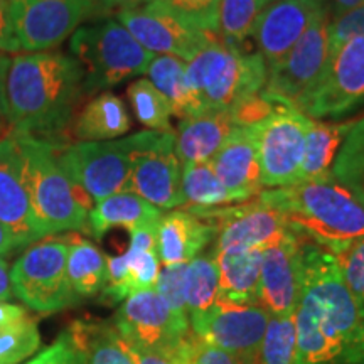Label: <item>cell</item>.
I'll return each instance as SVG.
<instances>
[{"mask_svg":"<svg viewBox=\"0 0 364 364\" xmlns=\"http://www.w3.org/2000/svg\"><path fill=\"white\" fill-rule=\"evenodd\" d=\"M66 270L78 299L98 295L107 285V257L88 240L70 238Z\"/></svg>","mask_w":364,"mask_h":364,"instance_id":"obj_32","label":"cell"},{"mask_svg":"<svg viewBox=\"0 0 364 364\" xmlns=\"http://www.w3.org/2000/svg\"><path fill=\"white\" fill-rule=\"evenodd\" d=\"M130 351L134 354L135 364H177L174 354L147 351V349L135 348V346H130Z\"/></svg>","mask_w":364,"mask_h":364,"instance_id":"obj_46","label":"cell"},{"mask_svg":"<svg viewBox=\"0 0 364 364\" xmlns=\"http://www.w3.org/2000/svg\"><path fill=\"white\" fill-rule=\"evenodd\" d=\"M152 2L166 9L182 24L203 33H218L220 0H152Z\"/></svg>","mask_w":364,"mask_h":364,"instance_id":"obj_39","label":"cell"},{"mask_svg":"<svg viewBox=\"0 0 364 364\" xmlns=\"http://www.w3.org/2000/svg\"><path fill=\"white\" fill-rule=\"evenodd\" d=\"M270 2H273V0H270Z\"/></svg>","mask_w":364,"mask_h":364,"instance_id":"obj_54","label":"cell"},{"mask_svg":"<svg viewBox=\"0 0 364 364\" xmlns=\"http://www.w3.org/2000/svg\"><path fill=\"white\" fill-rule=\"evenodd\" d=\"M354 124L356 120L324 122L311 118L306 139V156H304L299 182L317 181L332 176V164Z\"/></svg>","mask_w":364,"mask_h":364,"instance_id":"obj_29","label":"cell"},{"mask_svg":"<svg viewBox=\"0 0 364 364\" xmlns=\"http://www.w3.org/2000/svg\"><path fill=\"white\" fill-rule=\"evenodd\" d=\"M220 273V297L236 304H258V282L262 270V250L215 252Z\"/></svg>","mask_w":364,"mask_h":364,"instance_id":"obj_26","label":"cell"},{"mask_svg":"<svg viewBox=\"0 0 364 364\" xmlns=\"http://www.w3.org/2000/svg\"><path fill=\"white\" fill-rule=\"evenodd\" d=\"M300 243L292 231L262 252L258 306L272 317L294 316L300 294Z\"/></svg>","mask_w":364,"mask_h":364,"instance_id":"obj_20","label":"cell"},{"mask_svg":"<svg viewBox=\"0 0 364 364\" xmlns=\"http://www.w3.org/2000/svg\"><path fill=\"white\" fill-rule=\"evenodd\" d=\"M113 326L130 346L164 354H174L191 332L189 318L172 311L154 289L127 297Z\"/></svg>","mask_w":364,"mask_h":364,"instance_id":"obj_13","label":"cell"},{"mask_svg":"<svg viewBox=\"0 0 364 364\" xmlns=\"http://www.w3.org/2000/svg\"><path fill=\"white\" fill-rule=\"evenodd\" d=\"M162 211L130 191L108 196L103 201L95 203L88 215V228L91 235L102 240L113 228L135 230L149 225H157Z\"/></svg>","mask_w":364,"mask_h":364,"instance_id":"obj_25","label":"cell"},{"mask_svg":"<svg viewBox=\"0 0 364 364\" xmlns=\"http://www.w3.org/2000/svg\"><path fill=\"white\" fill-rule=\"evenodd\" d=\"M41 364H86L85 354L73 341L68 331L63 332L56 343L44 349V358Z\"/></svg>","mask_w":364,"mask_h":364,"instance_id":"obj_44","label":"cell"},{"mask_svg":"<svg viewBox=\"0 0 364 364\" xmlns=\"http://www.w3.org/2000/svg\"><path fill=\"white\" fill-rule=\"evenodd\" d=\"M233 110H209L184 118L176 135V154L182 164L209 162L238 129Z\"/></svg>","mask_w":364,"mask_h":364,"instance_id":"obj_23","label":"cell"},{"mask_svg":"<svg viewBox=\"0 0 364 364\" xmlns=\"http://www.w3.org/2000/svg\"><path fill=\"white\" fill-rule=\"evenodd\" d=\"M161 262L156 250L129 247L124 255L107 257V285L102 299L108 304L124 302L127 297L156 287Z\"/></svg>","mask_w":364,"mask_h":364,"instance_id":"obj_24","label":"cell"},{"mask_svg":"<svg viewBox=\"0 0 364 364\" xmlns=\"http://www.w3.org/2000/svg\"><path fill=\"white\" fill-rule=\"evenodd\" d=\"M216 238V226L177 209L162 215L157 228V257L164 267L189 263Z\"/></svg>","mask_w":364,"mask_h":364,"instance_id":"obj_22","label":"cell"},{"mask_svg":"<svg viewBox=\"0 0 364 364\" xmlns=\"http://www.w3.org/2000/svg\"><path fill=\"white\" fill-rule=\"evenodd\" d=\"M12 284H11V268L6 258L0 257V300L7 302L9 299H12Z\"/></svg>","mask_w":364,"mask_h":364,"instance_id":"obj_49","label":"cell"},{"mask_svg":"<svg viewBox=\"0 0 364 364\" xmlns=\"http://www.w3.org/2000/svg\"><path fill=\"white\" fill-rule=\"evenodd\" d=\"M295 327L316 332L341 364H364V309L346 285L338 260L312 241L300 243V294Z\"/></svg>","mask_w":364,"mask_h":364,"instance_id":"obj_2","label":"cell"},{"mask_svg":"<svg viewBox=\"0 0 364 364\" xmlns=\"http://www.w3.org/2000/svg\"><path fill=\"white\" fill-rule=\"evenodd\" d=\"M270 0H220L218 36L228 44L241 46L252 38L258 17Z\"/></svg>","mask_w":364,"mask_h":364,"instance_id":"obj_35","label":"cell"},{"mask_svg":"<svg viewBox=\"0 0 364 364\" xmlns=\"http://www.w3.org/2000/svg\"><path fill=\"white\" fill-rule=\"evenodd\" d=\"M24 317H27L24 307L16 306V304L2 302V300H0V329L11 324H16V322L22 321Z\"/></svg>","mask_w":364,"mask_h":364,"instance_id":"obj_47","label":"cell"},{"mask_svg":"<svg viewBox=\"0 0 364 364\" xmlns=\"http://www.w3.org/2000/svg\"><path fill=\"white\" fill-rule=\"evenodd\" d=\"M127 97L140 124L154 132H171V118L174 117L171 105L147 78L135 80L127 90Z\"/></svg>","mask_w":364,"mask_h":364,"instance_id":"obj_36","label":"cell"},{"mask_svg":"<svg viewBox=\"0 0 364 364\" xmlns=\"http://www.w3.org/2000/svg\"><path fill=\"white\" fill-rule=\"evenodd\" d=\"M0 223L12 235L17 248L46 238L31 204L24 159L14 132L0 139Z\"/></svg>","mask_w":364,"mask_h":364,"instance_id":"obj_18","label":"cell"},{"mask_svg":"<svg viewBox=\"0 0 364 364\" xmlns=\"http://www.w3.org/2000/svg\"><path fill=\"white\" fill-rule=\"evenodd\" d=\"M17 245L16 241H14L12 235L9 233V230L6 226L0 223V257H6L12 252V250H16Z\"/></svg>","mask_w":364,"mask_h":364,"instance_id":"obj_51","label":"cell"},{"mask_svg":"<svg viewBox=\"0 0 364 364\" xmlns=\"http://www.w3.org/2000/svg\"><path fill=\"white\" fill-rule=\"evenodd\" d=\"M0 51L2 53L21 51L19 44H17L16 34H14L12 19H11V4H9V0H0Z\"/></svg>","mask_w":364,"mask_h":364,"instance_id":"obj_45","label":"cell"},{"mask_svg":"<svg viewBox=\"0 0 364 364\" xmlns=\"http://www.w3.org/2000/svg\"><path fill=\"white\" fill-rule=\"evenodd\" d=\"M209 162L225 188L238 194L243 203L263 191L255 125L238 127Z\"/></svg>","mask_w":364,"mask_h":364,"instance_id":"obj_21","label":"cell"},{"mask_svg":"<svg viewBox=\"0 0 364 364\" xmlns=\"http://www.w3.org/2000/svg\"><path fill=\"white\" fill-rule=\"evenodd\" d=\"M9 66H11V58L7 56V53L0 51V118H6V83Z\"/></svg>","mask_w":364,"mask_h":364,"instance_id":"obj_48","label":"cell"},{"mask_svg":"<svg viewBox=\"0 0 364 364\" xmlns=\"http://www.w3.org/2000/svg\"><path fill=\"white\" fill-rule=\"evenodd\" d=\"M364 105V38L348 41L331 56L324 75L299 112L312 120H339Z\"/></svg>","mask_w":364,"mask_h":364,"instance_id":"obj_12","label":"cell"},{"mask_svg":"<svg viewBox=\"0 0 364 364\" xmlns=\"http://www.w3.org/2000/svg\"><path fill=\"white\" fill-rule=\"evenodd\" d=\"M363 4L364 0H329V7L332 9V12H334V16L353 11V9L363 6Z\"/></svg>","mask_w":364,"mask_h":364,"instance_id":"obj_50","label":"cell"},{"mask_svg":"<svg viewBox=\"0 0 364 364\" xmlns=\"http://www.w3.org/2000/svg\"><path fill=\"white\" fill-rule=\"evenodd\" d=\"M186 75L204 110H235L262 93L268 68L260 53L215 38L186 63Z\"/></svg>","mask_w":364,"mask_h":364,"instance_id":"obj_5","label":"cell"},{"mask_svg":"<svg viewBox=\"0 0 364 364\" xmlns=\"http://www.w3.org/2000/svg\"><path fill=\"white\" fill-rule=\"evenodd\" d=\"M184 295L188 316L208 312L220 297V273L211 253L199 255L186 265Z\"/></svg>","mask_w":364,"mask_h":364,"instance_id":"obj_33","label":"cell"},{"mask_svg":"<svg viewBox=\"0 0 364 364\" xmlns=\"http://www.w3.org/2000/svg\"><path fill=\"white\" fill-rule=\"evenodd\" d=\"M70 240L51 238L31 245L11 268L12 294L39 314H54L78 302L68 279Z\"/></svg>","mask_w":364,"mask_h":364,"instance_id":"obj_8","label":"cell"},{"mask_svg":"<svg viewBox=\"0 0 364 364\" xmlns=\"http://www.w3.org/2000/svg\"><path fill=\"white\" fill-rule=\"evenodd\" d=\"M177 364H245L233 354L199 339L193 331L174 353Z\"/></svg>","mask_w":364,"mask_h":364,"instance_id":"obj_40","label":"cell"},{"mask_svg":"<svg viewBox=\"0 0 364 364\" xmlns=\"http://www.w3.org/2000/svg\"><path fill=\"white\" fill-rule=\"evenodd\" d=\"M68 332L83 351L86 364H135L130 346L108 322H73Z\"/></svg>","mask_w":364,"mask_h":364,"instance_id":"obj_30","label":"cell"},{"mask_svg":"<svg viewBox=\"0 0 364 364\" xmlns=\"http://www.w3.org/2000/svg\"><path fill=\"white\" fill-rule=\"evenodd\" d=\"M364 38V4L353 11H348L329 22L331 54H334L348 41Z\"/></svg>","mask_w":364,"mask_h":364,"instance_id":"obj_43","label":"cell"},{"mask_svg":"<svg viewBox=\"0 0 364 364\" xmlns=\"http://www.w3.org/2000/svg\"><path fill=\"white\" fill-rule=\"evenodd\" d=\"M9 4L14 34L24 53L58 48L100 7L95 0H9Z\"/></svg>","mask_w":364,"mask_h":364,"instance_id":"obj_11","label":"cell"},{"mask_svg":"<svg viewBox=\"0 0 364 364\" xmlns=\"http://www.w3.org/2000/svg\"><path fill=\"white\" fill-rule=\"evenodd\" d=\"M329 14H324L306 31L292 51L277 66L268 70L267 83L260 97L275 107L299 110L331 61Z\"/></svg>","mask_w":364,"mask_h":364,"instance_id":"obj_9","label":"cell"},{"mask_svg":"<svg viewBox=\"0 0 364 364\" xmlns=\"http://www.w3.org/2000/svg\"><path fill=\"white\" fill-rule=\"evenodd\" d=\"M258 198L275 208L300 240L332 255L364 238V206L334 176L262 191Z\"/></svg>","mask_w":364,"mask_h":364,"instance_id":"obj_3","label":"cell"},{"mask_svg":"<svg viewBox=\"0 0 364 364\" xmlns=\"http://www.w3.org/2000/svg\"><path fill=\"white\" fill-rule=\"evenodd\" d=\"M257 364H295L294 316L270 317Z\"/></svg>","mask_w":364,"mask_h":364,"instance_id":"obj_37","label":"cell"},{"mask_svg":"<svg viewBox=\"0 0 364 364\" xmlns=\"http://www.w3.org/2000/svg\"><path fill=\"white\" fill-rule=\"evenodd\" d=\"M182 166L176 154V134L154 132L152 140L135 157L129 191L157 209L184 206Z\"/></svg>","mask_w":364,"mask_h":364,"instance_id":"obj_17","label":"cell"},{"mask_svg":"<svg viewBox=\"0 0 364 364\" xmlns=\"http://www.w3.org/2000/svg\"><path fill=\"white\" fill-rule=\"evenodd\" d=\"M270 314L258 304H236L218 299L208 312L189 318L199 339L233 354L245 364H257Z\"/></svg>","mask_w":364,"mask_h":364,"instance_id":"obj_14","label":"cell"},{"mask_svg":"<svg viewBox=\"0 0 364 364\" xmlns=\"http://www.w3.org/2000/svg\"><path fill=\"white\" fill-rule=\"evenodd\" d=\"M186 265H172L164 267L159 272L156 287L154 290L169 304V307L176 314L182 317H188V309H186V295H184V280H186Z\"/></svg>","mask_w":364,"mask_h":364,"instance_id":"obj_42","label":"cell"},{"mask_svg":"<svg viewBox=\"0 0 364 364\" xmlns=\"http://www.w3.org/2000/svg\"><path fill=\"white\" fill-rule=\"evenodd\" d=\"M132 122L124 100L112 91H103L85 105L73 127L78 142H108L125 135Z\"/></svg>","mask_w":364,"mask_h":364,"instance_id":"obj_27","label":"cell"},{"mask_svg":"<svg viewBox=\"0 0 364 364\" xmlns=\"http://www.w3.org/2000/svg\"><path fill=\"white\" fill-rule=\"evenodd\" d=\"M117 21L149 53L176 56L186 63L218 36L182 24L152 0H145L132 9H122L117 14Z\"/></svg>","mask_w":364,"mask_h":364,"instance_id":"obj_16","label":"cell"},{"mask_svg":"<svg viewBox=\"0 0 364 364\" xmlns=\"http://www.w3.org/2000/svg\"><path fill=\"white\" fill-rule=\"evenodd\" d=\"M16 136L24 159L31 204L44 235L85 231L93 201L61 167L56 145L27 134Z\"/></svg>","mask_w":364,"mask_h":364,"instance_id":"obj_4","label":"cell"},{"mask_svg":"<svg viewBox=\"0 0 364 364\" xmlns=\"http://www.w3.org/2000/svg\"><path fill=\"white\" fill-rule=\"evenodd\" d=\"M41 348L38 322L31 317L0 329V364H17Z\"/></svg>","mask_w":364,"mask_h":364,"instance_id":"obj_38","label":"cell"},{"mask_svg":"<svg viewBox=\"0 0 364 364\" xmlns=\"http://www.w3.org/2000/svg\"><path fill=\"white\" fill-rule=\"evenodd\" d=\"M324 14H329L326 0H273L268 4L252 34L268 70L279 65Z\"/></svg>","mask_w":364,"mask_h":364,"instance_id":"obj_19","label":"cell"},{"mask_svg":"<svg viewBox=\"0 0 364 364\" xmlns=\"http://www.w3.org/2000/svg\"><path fill=\"white\" fill-rule=\"evenodd\" d=\"M43 358H44V351L39 353L38 356H36L34 359H31V361L26 363V364H41V363H43Z\"/></svg>","mask_w":364,"mask_h":364,"instance_id":"obj_53","label":"cell"},{"mask_svg":"<svg viewBox=\"0 0 364 364\" xmlns=\"http://www.w3.org/2000/svg\"><path fill=\"white\" fill-rule=\"evenodd\" d=\"M145 75L149 76L147 80L169 102L176 117L184 120V118L201 115L206 112L201 100L191 88L188 75H186V61L176 56L161 54L152 59Z\"/></svg>","mask_w":364,"mask_h":364,"instance_id":"obj_28","label":"cell"},{"mask_svg":"<svg viewBox=\"0 0 364 364\" xmlns=\"http://www.w3.org/2000/svg\"><path fill=\"white\" fill-rule=\"evenodd\" d=\"M100 7H120L122 9H132L144 4L145 0H95Z\"/></svg>","mask_w":364,"mask_h":364,"instance_id":"obj_52","label":"cell"},{"mask_svg":"<svg viewBox=\"0 0 364 364\" xmlns=\"http://www.w3.org/2000/svg\"><path fill=\"white\" fill-rule=\"evenodd\" d=\"M346 285L364 309V238L334 255Z\"/></svg>","mask_w":364,"mask_h":364,"instance_id":"obj_41","label":"cell"},{"mask_svg":"<svg viewBox=\"0 0 364 364\" xmlns=\"http://www.w3.org/2000/svg\"><path fill=\"white\" fill-rule=\"evenodd\" d=\"M216 226L215 252H241V250H265L280 241L290 230L275 208L260 198L233 206L211 209H188Z\"/></svg>","mask_w":364,"mask_h":364,"instance_id":"obj_15","label":"cell"},{"mask_svg":"<svg viewBox=\"0 0 364 364\" xmlns=\"http://www.w3.org/2000/svg\"><path fill=\"white\" fill-rule=\"evenodd\" d=\"M181 189L184 206L188 209H211L243 203L238 194L226 189L218 179L211 162L184 164Z\"/></svg>","mask_w":364,"mask_h":364,"instance_id":"obj_31","label":"cell"},{"mask_svg":"<svg viewBox=\"0 0 364 364\" xmlns=\"http://www.w3.org/2000/svg\"><path fill=\"white\" fill-rule=\"evenodd\" d=\"M70 49L83 70L85 95L110 90L125 80L145 75L156 58L117 19L78 27L71 36Z\"/></svg>","mask_w":364,"mask_h":364,"instance_id":"obj_6","label":"cell"},{"mask_svg":"<svg viewBox=\"0 0 364 364\" xmlns=\"http://www.w3.org/2000/svg\"><path fill=\"white\" fill-rule=\"evenodd\" d=\"M332 176L364 206V118L346 135L332 164Z\"/></svg>","mask_w":364,"mask_h":364,"instance_id":"obj_34","label":"cell"},{"mask_svg":"<svg viewBox=\"0 0 364 364\" xmlns=\"http://www.w3.org/2000/svg\"><path fill=\"white\" fill-rule=\"evenodd\" d=\"M311 118L290 107H275L255 124L262 186L279 189L300 179Z\"/></svg>","mask_w":364,"mask_h":364,"instance_id":"obj_10","label":"cell"},{"mask_svg":"<svg viewBox=\"0 0 364 364\" xmlns=\"http://www.w3.org/2000/svg\"><path fill=\"white\" fill-rule=\"evenodd\" d=\"M85 95L83 70L70 54L24 53L11 58L6 83V118L16 134L43 139L71 122Z\"/></svg>","mask_w":364,"mask_h":364,"instance_id":"obj_1","label":"cell"},{"mask_svg":"<svg viewBox=\"0 0 364 364\" xmlns=\"http://www.w3.org/2000/svg\"><path fill=\"white\" fill-rule=\"evenodd\" d=\"M154 136V130L108 142H78L58 152L59 164L93 203L129 191L135 157Z\"/></svg>","mask_w":364,"mask_h":364,"instance_id":"obj_7","label":"cell"}]
</instances>
